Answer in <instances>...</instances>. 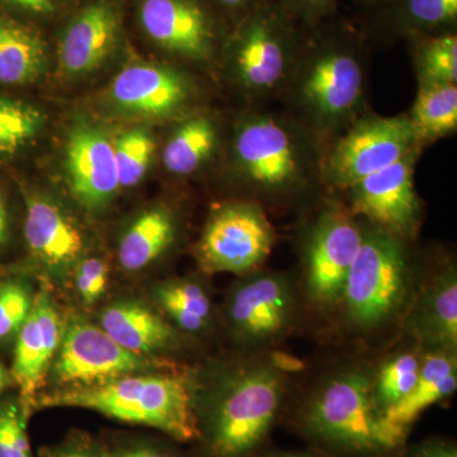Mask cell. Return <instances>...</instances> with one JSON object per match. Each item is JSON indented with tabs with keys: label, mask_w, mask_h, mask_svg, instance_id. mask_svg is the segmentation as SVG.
I'll list each match as a JSON object with an SVG mask.
<instances>
[{
	"label": "cell",
	"mask_w": 457,
	"mask_h": 457,
	"mask_svg": "<svg viewBox=\"0 0 457 457\" xmlns=\"http://www.w3.org/2000/svg\"><path fill=\"white\" fill-rule=\"evenodd\" d=\"M206 2L224 11L228 16L233 17L237 22V20L245 17L249 12L254 11L255 8L261 7L262 4L270 2V0H206Z\"/></svg>",
	"instance_id": "obj_40"
},
{
	"label": "cell",
	"mask_w": 457,
	"mask_h": 457,
	"mask_svg": "<svg viewBox=\"0 0 457 457\" xmlns=\"http://www.w3.org/2000/svg\"><path fill=\"white\" fill-rule=\"evenodd\" d=\"M457 389V352L423 351L417 383L407 398L385 414L394 431L408 438L427 409L450 399Z\"/></svg>",
	"instance_id": "obj_22"
},
{
	"label": "cell",
	"mask_w": 457,
	"mask_h": 457,
	"mask_svg": "<svg viewBox=\"0 0 457 457\" xmlns=\"http://www.w3.org/2000/svg\"><path fill=\"white\" fill-rule=\"evenodd\" d=\"M315 137L302 123L278 114H248L237 122L231 162L255 203H293L312 191L324 158Z\"/></svg>",
	"instance_id": "obj_5"
},
{
	"label": "cell",
	"mask_w": 457,
	"mask_h": 457,
	"mask_svg": "<svg viewBox=\"0 0 457 457\" xmlns=\"http://www.w3.org/2000/svg\"><path fill=\"white\" fill-rule=\"evenodd\" d=\"M374 362L336 361L305 385L294 403L293 425L326 457H402L407 438L387 425L372 394Z\"/></svg>",
	"instance_id": "obj_2"
},
{
	"label": "cell",
	"mask_w": 457,
	"mask_h": 457,
	"mask_svg": "<svg viewBox=\"0 0 457 457\" xmlns=\"http://www.w3.org/2000/svg\"><path fill=\"white\" fill-rule=\"evenodd\" d=\"M25 237L33 257L51 270H64L82 254V233L57 204L27 198Z\"/></svg>",
	"instance_id": "obj_19"
},
{
	"label": "cell",
	"mask_w": 457,
	"mask_h": 457,
	"mask_svg": "<svg viewBox=\"0 0 457 457\" xmlns=\"http://www.w3.org/2000/svg\"><path fill=\"white\" fill-rule=\"evenodd\" d=\"M113 146L120 187H134L145 176L152 162L154 137L145 129H132L123 132Z\"/></svg>",
	"instance_id": "obj_32"
},
{
	"label": "cell",
	"mask_w": 457,
	"mask_h": 457,
	"mask_svg": "<svg viewBox=\"0 0 457 457\" xmlns=\"http://www.w3.org/2000/svg\"><path fill=\"white\" fill-rule=\"evenodd\" d=\"M29 286L16 279L0 281V341L16 337L32 311Z\"/></svg>",
	"instance_id": "obj_34"
},
{
	"label": "cell",
	"mask_w": 457,
	"mask_h": 457,
	"mask_svg": "<svg viewBox=\"0 0 457 457\" xmlns=\"http://www.w3.org/2000/svg\"><path fill=\"white\" fill-rule=\"evenodd\" d=\"M305 312L297 278L261 269L234 282L222 319L237 352L253 353L278 350L300 327Z\"/></svg>",
	"instance_id": "obj_7"
},
{
	"label": "cell",
	"mask_w": 457,
	"mask_h": 457,
	"mask_svg": "<svg viewBox=\"0 0 457 457\" xmlns=\"http://www.w3.org/2000/svg\"><path fill=\"white\" fill-rule=\"evenodd\" d=\"M117 106L145 116H168L187 104V79L163 65L134 64L114 78L110 89Z\"/></svg>",
	"instance_id": "obj_18"
},
{
	"label": "cell",
	"mask_w": 457,
	"mask_h": 457,
	"mask_svg": "<svg viewBox=\"0 0 457 457\" xmlns=\"http://www.w3.org/2000/svg\"><path fill=\"white\" fill-rule=\"evenodd\" d=\"M418 153L420 150L409 153L348 188L351 212L411 242L422 220V207L414 187Z\"/></svg>",
	"instance_id": "obj_13"
},
{
	"label": "cell",
	"mask_w": 457,
	"mask_h": 457,
	"mask_svg": "<svg viewBox=\"0 0 457 457\" xmlns=\"http://www.w3.org/2000/svg\"><path fill=\"white\" fill-rule=\"evenodd\" d=\"M8 237V216L4 206L0 203V245L7 240Z\"/></svg>",
	"instance_id": "obj_43"
},
{
	"label": "cell",
	"mask_w": 457,
	"mask_h": 457,
	"mask_svg": "<svg viewBox=\"0 0 457 457\" xmlns=\"http://www.w3.org/2000/svg\"><path fill=\"white\" fill-rule=\"evenodd\" d=\"M177 221L165 207H154L137 216L120 240V264L129 272L146 269L173 245Z\"/></svg>",
	"instance_id": "obj_23"
},
{
	"label": "cell",
	"mask_w": 457,
	"mask_h": 457,
	"mask_svg": "<svg viewBox=\"0 0 457 457\" xmlns=\"http://www.w3.org/2000/svg\"><path fill=\"white\" fill-rule=\"evenodd\" d=\"M362 242V220L343 206L323 210L303 233L297 279L306 311L335 315Z\"/></svg>",
	"instance_id": "obj_9"
},
{
	"label": "cell",
	"mask_w": 457,
	"mask_h": 457,
	"mask_svg": "<svg viewBox=\"0 0 457 457\" xmlns=\"http://www.w3.org/2000/svg\"><path fill=\"white\" fill-rule=\"evenodd\" d=\"M404 457H457L456 444L445 438H429L405 447Z\"/></svg>",
	"instance_id": "obj_39"
},
{
	"label": "cell",
	"mask_w": 457,
	"mask_h": 457,
	"mask_svg": "<svg viewBox=\"0 0 457 457\" xmlns=\"http://www.w3.org/2000/svg\"><path fill=\"white\" fill-rule=\"evenodd\" d=\"M422 359L423 351L416 343L405 339L398 347L375 361L372 394L384 417L413 389Z\"/></svg>",
	"instance_id": "obj_26"
},
{
	"label": "cell",
	"mask_w": 457,
	"mask_h": 457,
	"mask_svg": "<svg viewBox=\"0 0 457 457\" xmlns=\"http://www.w3.org/2000/svg\"><path fill=\"white\" fill-rule=\"evenodd\" d=\"M302 27L278 0H270L236 22L228 41V60L234 79L253 97L284 90L293 71Z\"/></svg>",
	"instance_id": "obj_8"
},
{
	"label": "cell",
	"mask_w": 457,
	"mask_h": 457,
	"mask_svg": "<svg viewBox=\"0 0 457 457\" xmlns=\"http://www.w3.org/2000/svg\"><path fill=\"white\" fill-rule=\"evenodd\" d=\"M411 42L418 86L457 83L456 31L422 36Z\"/></svg>",
	"instance_id": "obj_30"
},
{
	"label": "cell",
	"mask_w": 457,
	"mask_h": 457,
	"mask_svg": "<svg viewBox=\"0 0 457 457\" xmlns=\"http://www.w3.org/2000/svg\"><path fill=\"white\" fill-rule=\"evenodd\" d=\"M110 457H185L179 451L154 442H125L108 447Z\"/></svg>",
	"instance_id": "obj_38"
},
{
	"label": "cell",
	"mask_w": 457,
	"mask_h": 457,
	"mask_svg": "<svg viewBox=\"0 0 457 457\" xmlns=\"http://www.w3.org/2000/svg\"><path fill=\"white\" fill-rule=\"evenodd\" d=\"M47 64L46 45L32 29L0 17V86L35 82Z\"/></svg>",
	"instance_id": "obj_24"
},
{
	"label": "cell",
	"mask_w": 457,
	"mask_h": 457,
	"mask_svg": "<svg viewBox=\"0 0 457 457\" xmlns=\"http://www.w3.org/2000/svg\"><path fill=\"white\" fill-rule=\"evenodd\" d=\"M9 383V374L7 370H5L4 366L0 363V394L3 393V390L5 389Z\"/></svg>",
	"instance_id": "obj_45"
},
{
	"label": "cell",
	"mask_w": 457,
	"mask_h": 457,
	"mask_svg": "<svg viewBox=\"0 0 457 457\" xmlns=\"http://www.w3.org/2000/svg\"><path fill=\"white\" fill-rule=\"evenodd\" d=\"M273 245L275 230L263 206L254 201H234L210 213L196 257L204 272L243 276L262 269Z\"/></svg>",
	"instance_id": "obj_11"
},
{
	"label": "cell",
	"mask_w": 457,
	"mask_h": 457,
	"mask_svg": "<svg viewBox=\"0 0 457 457\" xmlns=\"http://www.w3.org/2000/svg\"><path fill=\"white\" fill-rule=\"evenodd\" d=\"M299 362L279 353L237 352L192 376L201 457H257L287 407Z\"/></svg>",
	"instance_id": "obj_1"
},
{
	"label": "cell",
	"mask_w": 457,
	"mask_h": 457,
	"mask_svg": "<svg viewBox=\"0 0 457 457\" xmlns=\"http://www.w3.org/2000/svg\"><path fill=\"white\" fill-rule=\"evenodd\" d=\"M119 37L120 16L112 3H90L71 18L62 33L60 71L71 78L92 73L112 54Z\"/></svg>",
	"instance_id": "obj_17"
},
{
	"label": "cell",
	"mask_w": 457,
	"mask_h": 457,
	"mask_svg": "<svg viewBox=\"0 0 457 457\" xmlns=\"http://www.w3.org/2000/svg\"><path fill=\"white\" fill-rule=\"evenodd\" d=\"M40 457H110L108 447L87 433L71 436L40 451Z\"/></svg>",
	"instance_id": "obj_36"
},
{
	"label": "cell",
	"mask_w": 457,
	"mask_h": 457,
	"mask_svg": "<svg viewBox=\"0 0 457 457\" xmlns=\"http://www.w3.org/2000/svg\"><path fill=\"white\" fill-rule=\"evenodd\" d=\"M418 144L449 137L457 129L456 84H420L408 114Z\"/></svg>",
	"instance_id": "obj_28"
},
{
	"label": "cell",
	"mask_w": 457,
	"mask_h": 457,
	"mask_svg": "<svg viewBox=\"0 0 457 457\" xmlns=\"http://www.w3.org/2000/svg\"><path fill=\"white\" fill-rule=\"evenodd\" d=\"M218 144V128L210 117H189L174 130L164 147L165 170L174 176H189L212 158Z\"/></svg>",
	"instance_id": "obj_27"
},
{
	"label": "cell",
	"mask_w": 457,
	"mask_h": 457,
	"mask_svg": "<svg viewBox=\"0 0 457 457\" xmlns=\"http://www.w3.org/2000/svg\"><path fill=\"white\" fill-rule=\"evenodd\" d=\"M357 2L362 4L363 7L370 9V11L376 12L392 0H357Z\"/></svg>",
	"instance_id": "obj_44"
},
{
	"label": "cell",
	"mask_w": 457,
	"mask_h": 457,
	"mask_svg": "<svg viewBox=\"0 0 457 457\" xmlns=\"http://www.w3.org/2000/svg\"><path fill=\"white\" fill-rule=\"evenodd\" d=\"M65 168L74 196L90 210L112 200L120 188L114 146L95 126H77L69 134Z\"/></svg>",
	"instance_id": "obj_16"
},
{
	"label": "cell",
	"mask_w": 457,
	"mask_h": 457,
	"mask_svg": "<svg viewBox=\"0 0 457 457\" xmlns=\"http://www.w3.org/2000/svg\"><path fill=\"white\" fill-rule=\"evenodd\" d=\"M140 25L159 47L192 62L212 60L220 27L206 0H141Z\"/></svg>",
	"instance_id": "obj_14"
},
{
	"label": "cell",
	"mask_w": 457,
	"mask_h": 457,
	"mask_svg": "<svg viewBox=\"0 0 457 457\" xmlns=\"http://www.w3.org/2000/svg\"><path fill=\"white\" fill-rule=\"evenodd\" d=\"M53 361L54 357L45 345L37 319L31 311L17 333L12 368V376L20 387V396L29 408L44 385Z\"/></svg>",
	"instance_id": "obj_29"
},
{
	"label": "cell",
	"mask_w": 457,
	"mask_h": 457,
	"mask_svg": "<svg viewBox=\"0 0 457 457\" xmlns=\"http://www.w3.org/2000/svg\"><path fill=\"white\" fill-rule=\"evenodd\" d=\"M41 408H80L130 425L158 429L173 440L196 441L192 376L137 372L92 386L69 387L37 400Z\"/></svg>",
	"instance_id": "obj_6"
},
{
	"label": "cell",
	"mask_w": 457,
	"mask_h": 457,
	"mask_svg": "<svg viewBox=\"0 0 457 457\" xmlns=\"http://www.w3.org/2000/svg\"><path fill=\"white\" fill-rule=\"evenodd\" d=\"M456 25L457 0H392L374 12L369 31L378 41H411Z\"/></svg>",
	"instance_id": "obj_21"
},
{
	"label": "cell",
	"mask_w": 457,
	"mask_h": 457,
	"mask_svg": "<svg viewBox=\"0 0 457 457\" xmlns=\"http://www.w3.org/2000/svg\"><path fill=\"white\" fill-rule=\"evenodd\" d=\"M284 90L300 123L315 137H333L359 119L365 97L363 40L350 27H312Z\"/></svg>",
	"instance_id": "obj_4"
},
{
	"label": "cell",
	"mask_w": 457,
	"mask_h": 457,
	"mask_svg": "<svg viewBox=\"0 0 457 457\" xmlns=\"http://www.w3.org/2000/svg\"><path fill=\"white\" fill-rule=\"evenodd\" d=\"M409 243L362 220V242L335 314L348 338L374 345L402 332L422 278Z\"/></svg>",
	"instance_id": "obj_3"
},
{
	"label": "cell",
	"mask_w": 457,
	"mask_h": 457,
	"mask_svg": "<svg viewBox=\"0 0 457 457\" xmlns=\"http://www.w3.org/2000/svg\"><path fill=\"white\" fill-rule=\"evenodd\" d=\"M4 2L29 13L46 14L55 11L60 0H4Z\"/></svg>",
	"instance_id": "obj_41"
},
{
	"label": "cell",
	"mask_w": 457,
	"mask_h": 457,
	"mask_svg": "<svg viewBox=\"0 0 457 457\" xmlns=\"http://www.w3.org/2000/svg\"><path fill=\"white\" fill-rule=\"evenodd\" d=\"M161 365L150 357L125 350L101 327L74 321L62 335L54 369L60 383L82 387L107 383L121 376L154 371Z\"/></svg>",
	"instance_id": "obj_12"
},
{
	"label": "cell",
	"mask_w": 457,
	"mask_h": 457,
	"mask_svg": "<svg viewBox=\"0 0 457 457\" xmlns=\"http://www.w3.org/2000/svg\"><path fill=\"white\" fill-rule=\"evenodd\" d=\"M154 297L171 326L186 335L198 336L212 328V295L196 278H177L155 287Z\"/></svg>",
	"instance_id": "obj_25"
},
{
	"label": "cell",
	"mask_w": 457,
	"mask_h": 457,
	"mask_svg": "<svg viewBox=\"0 0 457 457\" xmlns=\"http://www.w3.org/2000/svg\"><path fill=\"white\" fill-rule=\"evenodd\" d=\"M300 27H315L335 14L337 0H278Z\"/></svg>",
	"instance_id": "obj_37"
},
{
	"label": "cell",
	"mask_w": 457,
	"mask_h": 457,
	"mask_svg": "<svg viewBox=\"0 0 457 457\" xmlns=\"http://www.w3.org/2000/svg\"><path fill=\"white\" fill-rule=\"evenodd\" d=\"M257 457H326L318 453H308V451H284L267 449Z\"/></svg>",
	"instance_id": "obj_42"
},
{
	"label": "cell",
	"mask_w": 457,
	"mask_h": 457,
	"mask_svg": "<svg viewBox=\"0 0 457 457\" xmlns=\"http://www.w3.org/2000/svg\"><path fill=\"white\" fill-rule=\"evenodd\" d=\"M420 150L408 114L352 122L323 158L321 179L347 191L354 183Z\"/></svg>",
	"instance_id": "obj_10"
},
{
	"label": "cell",
	"mask_w": 457,
	"mask_h": 457,
	"mask_svg": "<svg viewBox=\"0 0 457 457\" xmlns=\"http://www.w3.org/2000/svg\"><path fill=\"white\" fill-rule=\"evenodd\" d=\"M29 407L23 399H0V457H35L29 444Z\"/></svg>",
	"instance_id": "obj_33"
},
{
	"label": "cell",
	"mask_w": 457,
	"mask_h": 457,
	"mask_svg": "<svg viewBox=\"0 0 457 457\" xmlns=\"http://www.w3.org/2000/svg\"><path fill=\"white\" fill-rule=\"evenodd\" d=\"M99 320L114 342L141 356L177 350L182 343L179 330L140 303H114L102 312Z\"/></svg>",
	"instance_id": "obj_20"
},
{
	"label": "cell",
	"mask_w": 457,
	"mask_h": 457,
	"mask_svg": "<svg viewBox=\"0 0 457 457\" xmlns=\"http://www.w3.org/2000/svg\"><path fill=\"white\" fill-rule=\"evenodd\" d=\"M400 336L422 351L457 352L455 261L444 262L422 275Z\"/></svg>",
	"instance_id": "obj_15"
},
{
	"label": "cell",
	"mask_w": 457,
	"mask_h": 457,
	"mask_svg": "<svg viewBox=\"0 0 457 457\" xmlns=\"http://www.w3.org/2000/svg\"><path fill=\"white\" fill-rule=\"evenodd\" d=\"M44 125L37 108L25 102L0 98V155L13 154L29 144Z\"/></svg>",
	"instance_id": "obj_31"
},
{
	"label": "cell",
	"mask_w": 457,
	"mask_h": 457,
	"mask_svg": "<svg viewBox=\"0 0 457 457\" xmlns=\"http://www.w3.org/2000/svg\"><path fill=\"white\" fill-rule=\"evenodd\" d=\"M110 278L107 262L90 257L80 261L75 272V286L84 303L98 302L106 293Z\"/></svg>",
	"instance_id": "obj_35"
}]
</instances>
